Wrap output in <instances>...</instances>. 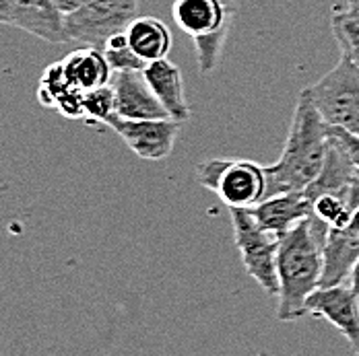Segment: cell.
I'll return each mask as SVG.
<instances>
[{"label": "cell", "mask_w": 359, "mask_h": 356, "mask_svg": "<svg viewBox=\"0 0 359 356\" xmlns=\"http://www.w3.org/2000/svg\"><path fill=\"white\" fill-rule=\"evenodd\" d=\"M328 143V124L306 89H302L281 157L273 165H266V198L287 192H306L323 171Z\"/></svg>", "instance_id": "obj_1"}, {"label": "cell", "mask_w": 359, "mask_h": 356, "mask_svg": "<svg viewBox=\"0 0 359 356\" xmlns=\"http://www.w3.org/2000/svg\"><path fill=\"white\" fill-rule=\"evenodd\" d=\"M326 231L312 218L299 222L281 239L277 255V320L297 321L308 315V299L323 286Z\"/></svg>", "instance_id": "obj_2"}, {"label": "cell", "mask_w": 359, "mask_h": 356, "mask_svg": "<svg viewBox=\"0 0 359 356\" xmlns=\"http://www.w3.org/2000/svg\"><path fill=\"white\" fill-rule=\"evenodd\" d=\"M236 0H174L172 17L180 31L194 39L203 74L217 69L223 45L231 31Z\"/></svg>", "instance_id": "obj_3"}, {"label": "cell", "mask_w": 359, "mask_h": 356, "mask_svg": "<svg viewBox=\"0 0 359 356\" xmlns=\"http://www.w3.org/2000/svg\"><path fill=\"white\" fill-rule=\"evenodd\" d=\"M196 179L231 208H252L266 198V167L248 159H209L196 167Z\"/></svg>", "instance_id": "obj_4"}, {"label": "cell", "mask_w": 359, "mask_h": 356, "mask_svg": "<svg viewBox=\"0 0 359 356\" xmlns=\"http://www.w3.org/2000/svg\"><path fill=\"white\" fill-rule=\"evenodd\" d=\"M314 107L330 128L359 136V69L345 56L320 80L306 87Z\"/></svg>", "instance_id": "obj_5"}, {"label": "cell", "mask_w": 359, "mask_h": 356, "mask_svg": "<svg viewBox=\"0 0 359 356\" xmlns=\"http://www.w3.org/2000/svg\"><path fill=\"white\" fill-rule=\"evenodd\" d=\"M231 229L233 241L242 255L246 274L266 294H279V276H277V255L279 243L275 235L264 231L254 218L250 208H231Z\"/></svg>", "instance_id": "obj_6"}, {"label": "cell", "mask_w": 359, "mask_h": 356, "mask_svg": "<svg viewBox=\"0 0 359 356\" xmlns=\"http://www.w3.org/2000/svg\"><path fill=\"white\" fill-rule=\"evenodd\" d=\"M141 0H91L76 13L65 17L71 41L104 50L118 34H124L139 17Z\"/></svg>", "instance_id": "obj_7"}, {"label": "cell", "mask_w": 359, "mask_h": 356, "mask_svg": "<svg viewBox=\"0 0 359 356\" xmlns=\"http://www.w3.org/2000/svg\"><path fill=\"white\" fill-rule=\"evenodd\" d=\"M126 146L144 161H163L172 155L182 122L172 118L163 120H128L118 113L109 115L106 124Z\"/></svg>", "instance_id": "obj_8"}, {"label": "cell", "mask_w": 359, "mask_h": 356, "mask_svg": "<svg viewBox=\"0 0 359 356\" xmlns=\"http://www.w3.org/2000/svg\"><path fill=\"white\" fill-rule=\"evenodd\" d=\"M0 23L17 27L48 43H67L65 15L54 0H0Z\"/></svg>", "instance_id": "obj_9"}, {"label": "cell", "mask_w": 359, "mask_h": 356, "mask_svg": "<svg viewBox=\"0 0 359 356\" xmlns=\"http://www.w3.org/2000/svg\"><path fill=\"white\" fill-rule=\"evenodd\" d=\"M308 315L320 318L337 327L359 356V297L349 285L320 286L308 299Z\"/></svg>", "instance_id": "obj_10"}, {"label": "cell", "mask_w": 359, "mask_h": 356, "mask_svg": "<svg viewBox=\"0 0 359 356\" xmlns=\"http://www.w3.org/2000/svg\"><path fill=\"white\" fill-rule=\"evenodd\" d=\"M116 97V113L128 120L170 118L165 107L151 91L143 72H114L109 80Z\"/></svg>", "instance_id": "obj_11"}, {"label": "cell", "mask_w": 359, "mask_h": 356, "mask_svg": "<svg viewBox=\"0 0 359 356\" xmlns=\"http://www.w3.org/2000/svg\"><path fill=\"white\" fill-rule=\"evenodd\" d=\"M250 213L264 231H269L277 239H283L289 231L312 216V204L306 192H287L264 198L262 202L252 206Z\"/></svg>", "instance_id": "obj_12"}, {"label": "cell", "mask_w": 359, "mask_h": 356, "mask_svg": "<svg viewBox=\"0 0 359 356\" xmlns=\"http://www.w3.org/2000/svg\"><path fill=\"white\" fill-rule=\"evenodd\" d=\"M143 74L151 91L155 93L159 104L165 107L170 118L176 122H186L190 118V107L186 101L184 78L178 66L170 58H163V60L151 62Z\"/></svg>", "instance_id": "obj_13"}, {"label": "cell", "mask_w": 359, "mask_h": 356, "mask_svg": "<svg viewBox=\"0 0 359 356\" xmlns=\"http://www.w3.org/2000/svg\"><path fill=\"white\" fill-rule=\"evenodd\" d=\"M359 259V235L351 229H328L324 239L323 286L345 285Z\"/></svg>", "instance_id": "obj_14"}, {"label": "cell", "mask_w": 359, "mask_h": 356, "mask_svg": "<svg viewBox=\"0 0 359 356\" xmlns=\"http://www.w3.org/2000/svg\"><path fill=\"white\" fill-rule=\"evenodd\" d=\"M62 64H65V71H67V76L72 83V87L83 93L106 87L114 76V71L109 66L104 50L93 48V45H85L81 50L71 52L62 60Z\"/></svg>", "instance_id": "obj_15"}, {"label": "cell", "mask_w": 359, "mask_h": 356, "mask_svg": "<svg viewBox=\"0 0 359 356\" xmlns=\"http://www.w3.org/2000/svg\"><path fill=\"white\" fill-rule=\"evenodd\" d=\"M130 48L147 64L168 58L172 50L170 27L157 17H137L126 29Z\"/></svg>", "instance_id": "obj_16"}, {"label": "cell", "mask_w": 359, "mask_h": 356, "mask_svg": "<svg viewBox=\"0 0 359 356\" xmlns=\"http://www.w3.org/2000/svg\"><path fill=\"white\" fill-rule=\"evenodd\" d=\"M330 29L341 48V56L349 58L359 69V10L334 8L330 17Z\"/></svg>", "instance_id": "obj_17"}, {"label": "cell", "mask_w": 359, "mask_h": 356, "mask_svg": "<svg viewBox=\"0 0 359 356\" xmlns=\"http://www.w3.org/2000/svg\"><path fill=\"white\" fill-rule=\"evenodd\" d=\"M74 91L72 83L67 76V71H65V64L62 60L60 62H54L50 64L46 71H43V76L37 85V101L43 107H50V109H58V106L71 95Z\"/></svg>", "instance_id": "obj_18"}, {"label": "cell", "mask_w": 359, "mask_h": 356, "mask_svg": "<svg viewBox=\"0 0 359 356\" xmlns=\"http://www.w3.org/2000/svg\"><path fill=\"white\" fill-rule=\"evenodd\" d=\"M104 54H106L109 66H111L114 72H143L149 66L130 48L126 31L111 37L108 43L104 45Z\"/></svg>", "instance_id": "obj_19"}, {"label": "cell", "mask_w": 359, "mask_h": 356, "mask_svg": "<svg viewBox=\"0 0 359 356\" xmlns=\"http://www.w3.org/2000/svg\"><path fill=\"white\" fill-rule=\"evenodd\" d=\"M114 113H116V97L111 85L87 91L83 95V120L91 124H106V120Z\"/></svg>", "instance_id": "obj_20"}, {"label": "cell", "mask_w": 359, "mask_h": 356, "mask_svg": "<svg viewBox=\"0 0 359 356\" xmlns=\"http://www.w3.org/2000/svg\"><path fill=\"white\" fill-rule=\"evenodd\" d=\"M328 132H330V136H332L337 143L341 144V148L347 152V157L351 159V163H353V165L359 169V136L358 134H351V132H347V130H343V128H330V126H328Z\"/></svg>", "instance_id": "obj_21"}, {"label": "cell", "mask_w": 359, "mask_h": 356, "mask_svg": "<svg viewBox=\"0 0 359 356\" xmlns=\"http://www.w3.org/2000/svg\"><path fill=\"white\" fill-rule=\"evenodd\" d=\"M54 2H56L58 10L67 17L71 13H76L79 8H83L85 4H89L91 0H54Z\"/></svg>", "instance_id": "obj_22"}, {"label": "cell", "mask_w": 359, "mask_h": 356, "mask_svg": "<svg viewBox=\"0 0 359 356\" xmlns=\"http://www.w3.org/2000/svg\"><path fill=\"white\" fill-rule=\"evenodd\" d=\"M349 286L353 288V292L359 297V259L355 262V266H353V270L349 274Z\"/></svg>", "instance_id": "obj_23"}, {"label": "cell", "mask_w": 359, "mask_h": 356, "mask_svg": "<svg viewBox=\"0 0 359 356\" xmlns=\"http://www.w3.org/2000/svg\"><path fill=\"white\" fill-rule=\"evenodd\" d=\"M345 229H351L353 233H358L359 235V206L353 211V214H351V220H349V225H347Z\"/></svg>", "instance_id": "obj_24"}, {"label": "cell", "mask_w": 359, "mask_h": 356, "mask_svg": "<svg viewBox=\"0 0 359 356\" xmlns=\"http://www.w3.org/2000/svg\"><path fill=\"white\" fill-rule=\"evenodd\" d=\"M347 6L353 10H359V0H347Z\"/></svg>", "instance_id": "obj_25"}]
</instances>
